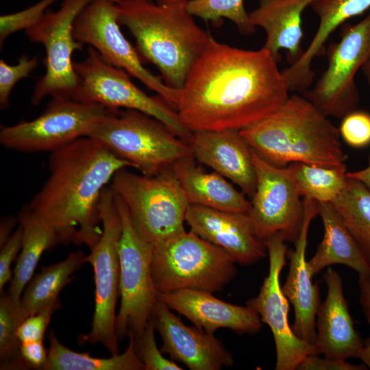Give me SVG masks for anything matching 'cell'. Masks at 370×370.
<instances>
[{
    "instance_id": "obj_1",
    "label": "cell",
    "mask_w": 370,
    "mask_h": 370,
    "mask_svg": "<svg viewBox=\"0 0 370 370\" xmlns=\"http://www.w3.org/2000/svg\"><path fill=\"white\" fill-rule=\"evenodd\" d=\"M278 63L263 47L243 49L211 36L180 90L182 122L192 132L241 130L267 118L289 97Z\"/></svg>"
},
{
    "instance_id": "obj_2",
    "label": "cell",
    "mask_w": 370,
    "mask_h": 370,
    "mask_svg": "<svg viewBox=\"0 0 370 370\" xmlns=\"http://www.w3.org/2000/svg\"><path fill=\"white\" fill-rule=\"evenodd\" d=\"M124 168L133 167L98 140L78 138L51 152L49 176L27 206L52 228L60 243L90 249L102 234L101 193Z\"/></svg>"
},
{
    "instance_id": "obj_3",
    "label": "cell",
    "mask_w": 370,
    "mask_h": 370,
    "mask_svg": "<svg viewBox=\"0 0 370 370\" xmlns=\"http://www.w3.org/2000/svg\"><path fill=\"white\" fill-rule=\"evenodd\" d=\"M118 21L134 38L142 62L153 64L169 86L180 90L211 34L188 11L189 0H115Z\"/></svg>"
},
{
    "instance_id": "obj_4",
    "label": "cell",
    "mask_w": 370,
    "mask_h": 370,
    "mask_svg": "<svg viewBox=\"0 0 370 370\" xmlns=\"http://www.w3.org/2000/svg\"><path fill=\"white\" fill-rule=\"evenodd\" d=\"M240 133L258 155L277 166L346 164L338 128L304 95H289L274 113Z\"/></svg>"
},
{
    "instance_id": "obj_5",
    "label": "cell",
    "mask_w": 370,
    "mask_h": 370,
    "mask_svg": "<svg viewBox=\"0 0 370 370\" xmlns=\"http://www.w3.org/2000/svg\"><path fill=\"white\" fill-rule=\"evenodd\" d=\"M88 137L148 176L157 175L178 160L193 155L189 143L159 120L134 110L110 108Z\"/></svg>"
},
{
    "instance_id": "obj_6",
    "label": "cell",
    "mask_w": 370,
    "mask_h": 370,
    "mask_svg": "<svg viewBox=\"0 0 370 370\" xmlns=\"http://www.w3.org/2000/svg\"><path fill=\"white\" fill-rule=\"evenodd\" d=\"M236 263L224 249L185 231L153 247L151 275L157 295L182 289L213 293L234 278Z\"/></svg>"
},
{
    "instance_id": "obj_7",
    "label": "cell",
    "mask_w": 370,
    "mask_h": 370,
    "mask_svg": "<svg viewBox=\"0 0 370 370\" xmlns=\"http://www.w3.org/2000/svg\"><path fill=\"white\" fill-rule=\"evenodd\" d=\"M127 169L117 171L109 186L125 203L139 236L154 247L185 232L190 204L171 166L151 176Z\"/></svg>"
},
{
    "instance_id": "obj_8",
    "label": "cell",
    "mask_w": 370,
    "mask_h": 370,
    "mask_svg": "<svg viewBox=\"0 0 370 370\" xmlns=\"http://www.w3.org/2000/svg\"><path fill=\"white\" fill-rule=\"evenodd\" d=\"M102 234L96 245L84 257L94 271L95 310L90 330L79 341L101 343L111 355L120 354L116 332V305L119 295L120 264L118 245L122 234V221L114 195L106 186L99 200Z\"/></svg>"
},
{
    "instance_id": "obj_9",
    "label": "cell",
    "mask_w": 370,
    "mask_h": 370,
    "mask_svg": "<svg viewBox=\"0 0 370 370\" xmlns=\"http://www.w3.org/2000/svg\"><path fill=\"white\" fill-rule=\"evenodd\" d=\"M114 195L122 221L118 245L121 304L116 317V332L122 341L142 334L154 317L158 298L151 267L153 247L139 236L125 203Z\"/></svg>"
},
{
    "instance_id": "obj_10",
    "label": "cell",
    "mask_w": 370,
    "mask_h": 370,
    "mask_svg": "<svg viewBox=\"0 0 370 370\" xmlns=\"http://www.w3.org/2000/svg\"><path fill=\"white\" fill-rule=\"evenodd\" d=\"M73 65L79 78L73 99L143 112L190 143L193 132L183 124L175 110L158 95L150 96L143 92L126 71L105 62L94 48L88 47L86 57L81 62H74Z\"/></svg>"
},
{
    "instance_id": "obj_11",
    "label": "cell",
    "mask_w": 370,
    "mask_h": 370,
    "mask_svg": "<svg viewBox=\"0 0 370 370\" xmlns=\"http://www.w3.org/2000/svg\"><path fill=\"white\" fill-rule=\"evenodd\" d=\"M328 66L303 92L327 116L343 119L360 101L355 76L370 60V11L360 22L342 25L341 38L325 49Z\"/></svg>"
},
{
    "instance_id": "obj_12",
    "label": "cell",
    "mask_w": 370,
    "mask_h": 370,
    "mask_svg": "<svg viewBox=\"0 0 370 370\" xmlns=\"http://www.w3.org/2000/svg\"><path fill=\"white\" fill-rule=\"evenodd\" d=\"M93 0H62L56 11L47 10L41 19L25 30L29 40L41 44L45 51V73L36 83L31 97L33 106L47 96L73 99L79 78L72 55L83 44L75 40L73 28L79 12Z\"/></svg>"
},
{
    "instance_id": "obj_13",
    "label": "cell",
    "mask_w": 370,
    "mask_h": 370,
    "mask_svg": "<svg viewBox=\"0 0 370 370\" xmlns=\"http://www.w3.org/2000/svg\"><path fill=\"white\" fill-rule=\"evenodd\" d=\"M110 108L71 98H52L42 113L30 121L1 125L0 143L24 153L53 152L88 136Z\"/></svg>"
},
{
    "instance_id": "obj_14",
    "label": "cell",
    "mask_w": 370,
    "mask_h": 370,
    "mask_svg": "<svg viewBox=\"0 0 370 370\" xmlns=\"http://www.w3.org/2000/svg\"><path fill=\"white\" fill-rule=\"evenodd\" d=\"M120 26L115 0H93L76 16L73 32L76 40L94 48L105 62L140 81L176 110L180 90L169 86L144 66Z\"/></svg>"
},
{
    "instance_id": "obj_15",
    "label": "cell",
    "mask_w": 370,
    "mask_h": 370,
    "mask_svg": "<svg viewBox=\"0 0 370 370\" xmlns=\"http://www.w3.org/2000/svg\"><path fill=\"white\" fill-rule=\"evenodd\" d=\"M256 188L249 217L256 237L262 241L280 232L286 242L295 243L301 231L304 208L288 166L270 164L252 149Z\"/></svg>"
},
{
    "instance_id": "obj_16",
    "label": "cell",
    "mask_w": 370,
    "mask_h": 370,
    "mask_svg": "<svg viewBox=\"0 0 370 370\" xmlns=\"http://www.w3.org/2000/svg\"><path fill=\"white\" fill-rule=\"evenodd\" d=\"M269 259L267 276L259 293L247 301L261 321L271 330L276 349L275 370H295L308 355L318 354L314 345L299 338L288 321L289 304L280 282V273L286 264L288 247L280 232L264 241Z\"/></svg>"
},
{
    "instance_id": "obj_17",
    "label": "cell",
    "mask_w": 370,
    "mask_h": 370,
    "mask_svg": "<svg viewBox=\"0 0 370 370\" xmlns=\"http://www.w3.org/2000/svg\"><path fill=\"white\" fill-rule=\"evenodd\" d=\"M171 310L158 300L154 318L162 338V353L190 370H219L233 365V356L219 339L196 327L186 325Z\"/></svg>"
},
{
    "instance_id": "obj_18",
    "label": "cell",
    "mask_w": 370,
    "mask_h": 370,
    "mask_svg": "<svg viewBox=\"0 0 370 370\" xmlns=\"http://www.w3.org/2000/svg\"><path fill=\"white\" fill-rule=\"evenodd\" d=\"M185 221L191 231L224 249L238 264L250 265L267 255L264 242L256 237L248 213L190 204Z\"/></svg>"
},
{
    "instance_id": "obj_19",
    "label": "cell",
    "mask_w": 370,
    "mask_h": 370,
    "mask_svg": "<svg viewBox=\"0 0 370 370\" xmlns=\"http://www.w3.org/2000/svg\"><path fill=\"white\" fill-rule=\"evenodd\" d=\"M304 222L295 249L287 253L289 270L282 290L294 308L292 329L301 340L314 345L317 340L316 314L320 304L319 286L312 283V275L306 259L308 234L312 220L318 215L319 203L303 197Z\"/></svg>"
},
{
    "instance_id": "obj_20",
    "label": "cell",
    "mask_w": 370,
    "mask_h": 370,
    "mask_svg": "<svg viewBox=\"0 0 370 370\" xmlns=\"http://www.w3.org/2000/svg\"><path fill=\"white\" fill-rule=\"evenodd\" d=\"M157 298L188 319L195 327L209 334L227 328L241 334H254L263 326L258 314L248 306L225 302L211 292L182 289L158 294Z\"/></svg>"
},
{
    "instance_id": "obj_21",
    "label": "cell",
    "mask_w": 370,
    "mask_h": 370,
    "mask_svg": "<svg viewBox=\"0 0 370 370\" xmlns=\"http://www.w3.org/2000/svg\"><path fill=\"white\" fill-rule=\"evenodd\" d=\"M323 280L327 294L316 314L314 346L317 354L343 360L358 358L364 340L354 327L343 293L342 278L336 271L328 267Z\"/></svg>"
},
{
    "instance_id": "obj_22",
    "label": "cell",
    "mask_w": 370,
    "mask_h": 370,
    "mask_svg": "<svg viewBox=\"0 0 370 370\" xmlns=\"http://www.w3.org/2000/svg\"><path fill=\"white\" fill-rule=\"evenodd\" d=\"M190 144L195 160L254 197L257 180L252 151L240 130L194 132Z\"/></svg>"
},
{
    "instance_id": "obj_23",
    "label": "cell",
    "mask_w": 370,
    "mask_h": 370,
    "mask_svg": "<svg viewBox=\"0 0 370 370\" xmlns=\"http://www.w3.org/2000/svg\"><path fill=\"white\" fill-rule=\"evenodd\" d=\"M314 0H259L258 7L249 13L254 27L266 33L263 46L279 62L281 49L286 50L289 65L297 62L304 53L302 14Z\"/></svg>"
},
{
    "instance_id": "obj_24",
    "label": "cell",
    "mask_w": 370,
    "mask_h": 370,
    "mask_svg": "<svg viewBox=\"0 0 370 370\" xmlns=\"http://www.w3.org/2000/svg\"><path fill=\"white\" fill-rule=\"evenodd\" d=\"M310 6L318 16L319 25L301 58L282 71L290 91L304 92L311 87L315 77L312 60L325 54V42L338 27L370 9V0H314Z\"/></svg>"
},
{
    "instance_id": "obj_25",
    "label": "cell",
    "mask_w": 370,
    "mask_h": 370,
    "mask_svg": "<svg viewBox=\"0 0 370 370\" xmlns=\"http://www.w3.org/2000/svg\"><path fill=\"white\" fill-rule=\"evenodd\" d=\"M171 169L189 204L227 212H249L251 204L245 195L217 172L203 171L193 155L178 160Z\"/></svg>"
},
{
    "instance_id": "obj_26",
    "label": "cell",
    "mask_w": 370,
    "mask_h": 370,
    "mask_svg": "<svg viewBox=\"0 0 370 370\" xmlns=\"http://www.w3.org/2000/svg\"><path fill=\"white\" fill-rule=\"evenodd\" d=\"M318 215L324 229L321 242L308 261L313 276L332 264L345 265L358 275L370 278V267L364 259L341 217L331 203H319Z\"/></svg>"
},
{
    "instance_id": "obj_27",
    "label": "cell",
    "mask_w": 370,
    "mask_h": 370,
    "mask_svg": "<svg viewBox=\"0 0 370 370\" xmlns=\"http://www.w3.org/2000/svg\"><path fill=\"white\" fill-rule=\"evenodd\" d=\"M18 221L23 230L22 247L8 292L16 301L21 300L42 254L60 243L52 228L27 205L19 211Z\"/></svg>"
},
{
    "instance_id": "obj_28",
    "label": "cell",
    "mask_w": 370,
    "mask_h": 370,
    "mask_svg": "<svg viewBox=\"0 0 370 370\" xmlns=\"http://www.w3.org/2000/svg\"><path fill=\"white\" fill-rule=\"evenodd\" d=\"M82 251H71L63 260L44 267L23 290L20 306L25 319L44 308L60 304L59 294L73 280V274L84 264Z\"/></svg>"
},
{
    "instance_id": "obj_29",
    "label": "cell",
    "mask_w": 370,
    "mask_h": 370,
    "mask_svg": "<svg viewBox=\"0 0 370 370\" xmlns=\"http://www.w3.org/2000/svg\"><path fill=\"white\" fill-rule=\"evenodd\" d=\"M48 357L43 370H144L132 337L123 353L110 358H97L88 353H79L62 345L53 330L47 336Z\"/></svg>"
},
{
    "instance_id": "obj_30",
    "label": "cell",
    "mask_w": 370,
    "mask_h": 370,
    "mask_svg": "<svg viewBox=\"0 0 370 370\" xmlns=\"http://www.w3.org/2000/svg\"><path fill=\"white\" fill-rule=\"evenodd\" d=\"M347 178L345 187L331 204L370 267V190L360 182Z\"/></svg>"
},
{
    "instance_id": "obj_31",
    "label": "cell",
    "mask_w": 370,
    "mask_h": 370,
    "mask_svg": "<svg viewBox=\"0 0 370 370\" xmlns=\"http://www.w3.org/2000/svg\"><path fill=\"white\" fill-rule=\"evenodd\" d=\"M295 186L302 197L331 203L347 182L346 164L324 166L304 162L288 164Z\"/></svg>"
},
{
    "instance_id": "obj_32",
    "label": "cell",
    "mask_w": 370,
    "mask_h": 370,
    "mask_svg": "<svg viewBox=\"0 0 370 370\" xmlns=\"http://www.w3.org/2000/svg\"><path fill=\"white\" fill-rule=\"evenodd\" d=\"M20 301H14L8 293L0 298V361L1 369H27L20 354L21 342L17 330L25 320Z\"/></svg>"
},
{
    "instance_id": "obj_33",
    "label": "cell",
    "mask_w": 370,
    "mask_h": 370,
    "mask_svg": "<svg viewBox=\"0 0 370 370\" xmlns=\"http://www.w3.org/2000/svg\"><path fill=\"white\" fill-rule=\"evenodd\" d=\"M188 11L206 21L218 23L222 18L232 21L245 36L255 31L243 4V0H189Z\"/></svg>"
},
{
    "instance_id": "obj_34",
    "label": "cell",
    "mask_w": 370,
    "mask_h": 370,
    "mask_svg": "<svg viewBox=\"0 0 370 370\" xmlns=\"http://www.w3.org/2000/svg\"><path fill=\"white\" fill-rule=\"evenodd\" d=\"M155 318H152L142 334L134 339L136 353L144 365V370H182L173 360L163 356L155 338Z\"/></svg>"
},
{
    "instance_id": "obj_35",
    "label": "cell",
    "mask_w": 370,
    "mask_h": 370,
    "mask_svg": "<svg viewBox=\"0 0 370 370\" xmlns=\"http://www.w3.org/2000/svg\"><path fill=\"white\" fill-rule=\"evenodd\" d=\"M58 0H40L23 10L0 16V46L7 38L21 30H26L37 23L47 9Z\"/></svg>"
},
{
    "instance_id": "obj_36",
    "label": "cell",
    "mask_w": 370,
    "mask_h": 370,
    "mask_svg": "<svg viewBox=\"0 0 370 370\" xmlns=\"http://www.w3.org/2000/svg\"><path fill=\"white\" fill-rule=\"evenodd\" d=\"M37 57L29 58L22 56L16 64L11 65L0 60V108L2 110L9 106L10 94L20 80L28 77L38 66Z\"/></svg>"
},
{
    "instance_id": "obj_37",
    "label": "cell",
    "mask_w": 370,
    "mask_h": 370,
    "mask_svg": "<svg viewBox=\"0 0 370 370\" xmlns=\"http://www.w3.org/2000/svg\"><path fill=\"white\" fill-rule=\"evenodd\" d=\"M338 130L348 145L354 148L367 147L370 145V114L356 110L343 118Z\"/></svg>"
},
{
    "instance_id": "obj_38",
    "label": "cell",
    "mask_w": 370,
    "mask_h": 370,
    "mask_svg": "<svg viewBox=\"0 0 370 370\" xmlns=\"http://www.w3.org/2000/svg\"><path fill=\"white\" fill-rule=\"evenodd\" d=\"M60 304L49 306L38 313L27 317L17 330V337L21 343L42 341L51 315Z\"/></svg>"
},
{
    "instance_id": "obj_39",
    "label": "cell",
    "mask_w": 370,
    "mask_h": 370,
    "mask_svg": "<svg viewBox=\"0 0 370 370\" xmlns=\"http://www.w3.org/2000/svg\"><path fill=\"white\" fill-rule=\"evenodd\" d=\"M23 230L21 225L12 233L1 247L0 251V292L11 281L13 273L11 265L22 247Z\"/></svg>"
},
{
    "instance_id": "obj_40",
    "label": "cell",
    "mask_w": 370,
    "mask_h": 370,
    "mask_svg": "<svg viewBox=\"0 0 370 370\" xmlns=\"http://www.w3.org/2000/svg\"><path fill=\"white\" fill-rule=\"evenodd\" d=\"M365 364L354 365L343 360L321 358L318 354H310L298 365L297 370H366Z\"/></svg>"
},
{
    "instance_id": "obj_41",
    "label": "cell",
    "mask_w": 370,
    "mask_h": 370,
    "mask_svg": "<svg viewBox=\"0 0 370 370\" xmlns=\"http://www.w3.org/2000/svg\"><path fill=\"white\" fill-rule=\"evenodd\" d=\"M20 354L27 369L43 370L47 361L48 352L46 351L42 341L21 343Z\"/></svg>"
},
{
    "instance_id": "obj_42",
    "label": "cell",
    "mask_w": 370,
    "mask_h": 370,
    "mask_svg": "<svg viewBox=\"0 0 370 370\" xmlns=\"http://www.w3.org/2000/svg\"><path fill=\"white\" fill-rule=\"evenodd\" d=\"M359 302L362 313L368 323H370V278L359 275Z\"/></svg>"
},
{
    "instance_id": "obj_43",
    "label": "cell",
    "mask_w": 370,
    "mask_h": 370,
    "mask_svg": "<svg viewBox=\"0 0 370 370\" xmlns=\"http://www.w3.org/2000/svg\"><path fill=\"white\" fill-rule=\"evenodd\" d=\"M347 177L360 182L370 190V156L367 166L358 171L347 172Z\"/></svg>"
},
{
    "instance_id": "obj_44",
    "label": "cell",
    "mask_w": 370,
    "mask_h": 370,
    "mask_svg": "<svg viewBox=\"0 0 370 370\" xmlns=\"http://www.w3.org/2000/svg\"><path fill=\"white\" fill-rule=\"evenodd\" d=\"M16 223V219L8 217L1 219L0 227V247H1L10 236L11 232Z\"/></svg>"
},
{
    "instance_id": "obj_45",
    "label": "cell",
    "mask_w": 370,
    "mask_h": 370,
    "mask_svg": "<svg viewBox=\"0 0 370 370\" xmlns=\"http://www.w3.org/2000/svg\"><path fill=\"white\" fill-rule=\"evenodd\" d=\"M358 358L362 360V363L370 369V336L364 340V343L359 352Z\"/></svg>"
},
{
    "instance_id": "obj_46",
    "label": "cell",
    "mask_w": 370,
    "mask_h": 370,
    "mask_svg": "<svg viewBox=\"0 0 370 370\" xmlns=\"http://www.w3.org/2000/svg\"><path fill=\"white\" fill-rule=\"evenodd\" d=\"M361 69L367 82L370 85V60L367 62Z\"/></svg>"
}]
</instances>
